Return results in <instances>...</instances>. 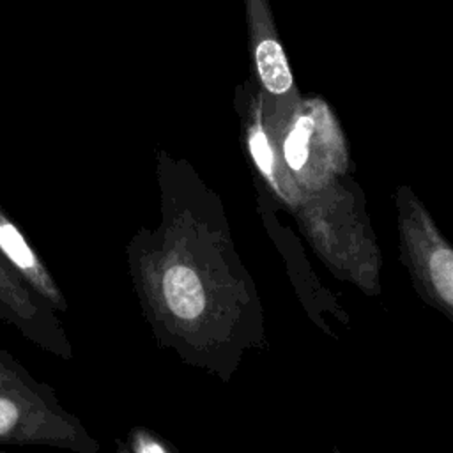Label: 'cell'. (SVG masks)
Returning <instances> with one entry per match:
<instances>
[{"mask_svg":"<svg viewBox=\"0 0 453 453\" xmlns=\"http://www.w3.org/2000/svg\"><path fill=\"white\" fill-rule=\"evenodd\" d=\"M67 437L50 389L0 347V446L58 444Z\"/></svg>","mask_w":453,"mask_h":453,"instance_id":"6da1fadb","label":"cell"},{"mask_svg":"<svg viewBox=\"0 0 453 453\" xmlns=\"http://www.w3.org/2000/svg\"><path fill=\"white\" fill-rule=\"evenodd\" d=\"M0 322L16 327L25 338L44 347L57 349V324L50 315L48 303L0 257Z\"/></svg>","mask_w":453,"mask_h":453,"instance_id":"7a4b0ae2","label":"cell"},{"mask_svg":"<svg viewBox=\"0 0 453 453\" xmlns=\"http://www.w3.org/2000/svg\"><path fill=\"white\" fill-rule=\"evenodd\" d=\"M0 257L7 265L28 285L32 292L42 297L46 303L62 306V297L48 274L46 267L39 260L35 250L27 241L23 230L11 218V214L0 205Z\"/></svg>","mask_w":453,"mask_h":453,"instance_id":"3957f363","label":"cell"},{"mask_svg":"<svg viewBox=\"0 0 453 453\" xmlns=\"http://www.w3.org/2000/svg\"><path fill=\"white\" fill-rule=\"evenodd\" d=\"M163 290L170 310L180 319H195L202 313L205 296L196 273L184 265L168 269L163 280Z\"/></svg>","mask_w":453,"mask_h":453,"instance_id":"277c9868","label":"cell"},{"mask_svg":"<svg viewBox=\"0 0 453 453\" xmlns=\"http://www.w3.org/2000/svg\"><path fill=\"white\" fill-rule=\"evenodd\" d=\"M255 62L264 87L273 94H283L292 85V73L283 48L274 39H264L255 48Z\"/></svg>","mask_w":453,"mask_h":453,"instance_id":"5b68a950","label":"cell"},{"mask_svg":"<svg viewBox=\"0 0 453 453\" xmlns=\"http://www.w3.org/2000/svg\"><path fill=\"white\" fill-rule=\"evenodd\" d=\"M313 131V120L301 117L285 140V159L292 170H301L308 159V142Z\"/></svg>","mask_w":453,"mask_h":453,"instance_id":"8992f818","label":"cell"},{"mask_svg":"<svg viewBox=\"0 0 453 453\" xmlns=\"http://www.w3.org/2000/svg\"><path fill=\"white\" fill-rule=\"evenodd\" d=\"M430 276L439 296L451 304L453 301V253L449 248L437 250L430 258Z\"/></svg>","mask_w":453,"mask_h":453,"instance_id":"52a82bcc","label":"cell"},{"mask_svg":"<svg viewBox=\"0 0 453 453\" xmlns=\"http://www.w3.org/2000/svg\"><path fill=\"white\" fill-rule=\"evenodd\" d=\"M250 149H251L253 159L258 165V168L264 173L271 175V172H273V152H271V147H269V142H267L265 134L260 129L253 131V134L250 138Z\"/></svg>","mask_w":453,"mask_h":453,"instance_id":"ba28073f","label":"cell"},{"mask_svg":"<svg viewBox=\"0 0 453 453\" xmlns=\"http://www.w3.org/2000/svg\"><path fill=\"white\" fill-rule=\"evenodd\" d=\"M138 453H165L157 444H152V442H147V444H143L142 448H140V451Z\"/></svg>","mask_w":453,"mask_h":453,"instance_id":"9c48e42d","label":"cell"},{"mask_svg":"<svg viewBox=\"0 0 453 453\" xmlns=\"http://www.w3.org/2000/svg\"><path fill=\"white\" fill-rule=\"evenodd\" d=\"M0 453H9V451H4V449H0Z\"/></svg>","mask_w":453,"mask_h":453,"instance_id":"30bf717a","label":"cell"}]
</instances>
